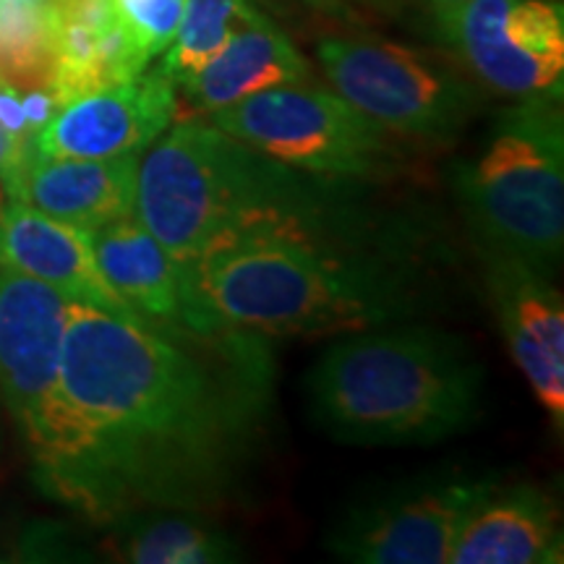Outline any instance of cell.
<instances>
[{
	"label": "cell",
	"instance_id": "d6986e66",
	"mask_svg": "<svg viewBox=\"0 0 564 564\" xmlns=\"http://www.w3.org/2000/svg\"><path fill=\"white\" fill-rule=\"evenodd\" d=\"M116 552L133 564H230L243 549L199 510H139L116 520Z\"/></svg>",
	"mask_w": 564,
	"mask_h": 564
},
{
	"label": "cell",
	"instance_id": "7c38bea8",
	"mask_svg": "<svg viewBox=\"0 0 564 564\" xmlns=\"http://www.w3.org/2000/svg\"><path fill=\"white\" fill-rule=\"evenodd\" d=\"M489 291L514 364L556 432L564 429V299L552 274L486 257Z\"/></svg>",
	"mask_w": 564,
	"mask_h": 564
},
{
	"label": "cell",
	"instance_id": "ffe728a7",
	"mask_svg": "<svg viewBox=\"0 0 564 564\" xmlns=\"http://www.w3.org/2000/svg\"><path fill=\"white\" fill-rule=\"evenodd\" d=\"M259 17L249 0H186L178 32L165 51L162 74L175 87L194 79L236 32Z\"/></svg>",
	"mask_w": 564,
	"mask_h": 564
},
{
	"label": "cell",
	"instance_id": "e0dca14e",
	"mask_svg": "<svg viewBox=\"0 0 564 564\" xmlns=\"http://www.w3.org/2000/svg\"><path fill=\"white\" fill-rule=\"evenodd\" d=\"M89 238L105 280L144 324L186 322L204 308L183 267L133 215L89 230Z\"/></svg>",
	"mask_w": 564,
	"mask_h": 564
},
{
	"label": "cell",
	"instance_id": "8992f818",
	"mask_svg": "<svg viewBox=\"0 0 564 564\" xmlns=\"http://www.w3.org/2000/svg\"><path fill=\"white\" fill-rule=\"evenodd\" d=\"M207 121L253 152L322 178H387L400 162L387 139L390 131L337 91L303 87V82L212 110Z\"/></svg>",
	"mask_w": 564,
	"mask_h": 564
},
{
	"label": "cell",
	"instance_id": "277c9868",
	"mask_svg": "<svg viewBox=\"0 0 564 564\" xmlns=\"http://www.w3.org/2000/svg\"><path fill=\"white\" fill-rule=\"evenodd\" d=\"M562 95L525 97L497 118L474 160L453 173L457 204L484 259L552 274L564 249Z\"/></svg>",
	"mask_w": 564,
	"mask_h": 564
},
{
	"label": "cell",
	"instance_id": "30bf717a",
	"mask_svg": "<svg viewBox=\"0 0 564 564\" xmlns=\"http://www.w3.org/2000/svg\"><path fill=\"white\" fill-rule=\"evenodd\" d=\"M436 32L499 95H562L564 13L556 0H463L434 11Z\"/></svg>",
	"mask_w": 564,
	"mask_h": 564
},
{
	"label": "cell",
	"instance_id": "7a4b0ae2",
	"mask_svg": "<svg viewBox=\"0 0 564 564\" xmlns=\"http://www.w3.org/2000/svg\"><path fill=\"white\" fill-rule=\"evenodd\" d=\"M282 167L257 207L183 267L217 319L264 337H335L421 312L413 280L384 253L345 236L340 194Z\"/></svg>",
	"mask_w": 564,
	"mask_h": 564
},
{
	"label": "cell",
	"instance_id": "5b68a950",
	"mask_svg": "<svg viewBox=\"0 0 564 564\" xmlns=\"http://www.w3.org/2000/svg\"><path fill=\"white\" fill-rule=\"evenodd\" d=\"M280 167L209 121L175 123L139 154L133 217L186 267L270 194Z\"/></svg>",
	"mask_w": 564,
	"mask_h": 564
},
{
	"label": "cell",
	"instance_id": "ba28073f",
	"mask_svg": "<svg viewBox=\"0 0 564 564\" xmlns=\"http://www.w3.org/2000/svg\"><path fill=\"white\" fill-rule=\"evenodd\" d=\"M494 481L444 470L371 491L343 512L324 544L358 564H449L465 514Z\"/></svg>",
	"mask_w": 564,
	"mask_h": 564
},
{
	"label": "cell",
	"instance_id": "52a82bcc",
	"mask_svg": "<svg viewBox=\"0 0 564 564\" xmlns=\"http://www.w3.org/2000/svg\"><path fill=\"white\" fill-rule=\"evenodd\" d=\"M337 95L403 139L449 144L478 110V95L447 61L398 42L327 37L316 45Z\"/></svg>",
	"mask_w": 564,
	"mask_h": 564
},
{
	"label": "cell",
	"instance_id": "6da1fadb",
	"mask_svg": "<svg viewBox=\"0 0 564 564\" xmlns=\"http://www.w3.org/2000/svg\"><path fill=\"white\" fill-rule=\"evenodd\" d=\"M272 373L264 335L217 316L133 324L70 301L61 440L40 474L97 520L220 507L262 449Z\"/></svg>",
	"mask_w": 564,
	"mask_h": 564
},
{
	"label": "cell",
	"instance_id": "9c48e42d",
	"mask_svg": "<svg viewBox=\"0 0 564 564\" xmlns=\"http://www.w3.org/2000/svg\"><path fill=\"white\" fill-rule=\"evenodd\" d=\"M68 295L0 267V398L40 470L61 440V350Z\"/></svg>",
	"mask_w": 564,
	"mask_h": 564
},
{
	"label": "cell",
	"instance_id": "5bb4252c",
	"mask_svg": "<svg viewBox=\"0 0 564 564\" xmlns=\"http://www.w3.org/2000/svg\"><path fill=\"white\" fill-rule=\"evenodd\" d=\"M562 514L552 494L497 478L465 514L449 564L562 562Z\"/></svg>",
	"mask_w": 564,
	"mask_h": 564
},
{
	"label": "cell",
	"instance_id": "44dd1931",
	"mask_svg": "<svg viewBox=\"0 0 564 564\" xmlns=\"http://www.w3.org/2000/svg\"><path fill=\"white\" fill-rule=\"evenodd\" d=\"M55 70L47 0H0V79L17 89L51 87Z\"/></svg>",
	"mask_w": 564,
	"mask_h": 564
},
{
	"label": "cell",
	"instance_id": "3957f363",
	"mask_svg": "<svg viewBox=\"0 0 564 564\" xmlns=\"http://www.w3.org/2000/svg\"><path fill=\"white\" fill-rule=\"evenodd\" d=\"M306 392L312 419L329 440L434 444L476 423L484 369L447 329L392 322L335 335L308 371Z\"/></svg>",
	"mask_w": 564,
	"mask_h": 564
},
{
	"label": "cell",
	"instance_id": "7402d4cb",
	"mask_svg": "<svg viewBox=\"0 0 564 564\" xmlns=\"http://www.w3.org/2000/svg\"><path fill=\"white\" fill-rule=\"evenodd\" d=\"M112 11L147 61L165 53L178 32L186 0H110Z\"/></svg>",
	"mask_w": 564,
	"mask_h": 564
},
{
	"label": "cell",
	"instance_id": "ac0fdd59",
	"mask_svg": "<svg viewBox=\"0 0 564 564\" xmlns=\"http://www.w3.org/2000/svg\"><path fill=\"white\" fill-rule=\"evenodd\" d=\"M308 79V63L285 32L259 13L228 45L183 84L196 110L212 112L259 91Z\"/></svg>",
	"mask_w": 564,
	"mask_h": 564
},
{
	"label": "cell",
	"instance_id": "9a60e30c",
	"mask_svg": "<svg viewBox=\"0 0 564 564\" xmlns=\"http://www.w3.org/2000/svg\"><path fill=\"white\" fill-rule=\"evenodd\" d=\"M47 6L55 42L51 89L58 108L95 89L133 79L150 63L129 40L110 0H47Z\"/></svg>",
	"mask_w": 564,
	"mask_h": 564
},
{
	"label": "cell",
	"instance_id": "4fadbf2b",
	"mask_svg": "<svg viewBox=\"0 0 564 564\" xmlns=\"http://www.w3.org/2000/svg\"><path fill=\"white\" fill-rule=\"evenodd\" d=\"M0 267L47 282L70 301L144 324L105 280L89 230L55 220L26 202L9 199L0 204Z\"/></svg>",
	"mask_w": 564,
	"mask_h": 564
},
{
	"label": "cell",
	"instance_id": "8fae6325",
	"mask_svg": "<svg viewBox=\"0 0 564 564\" xmlns=\"http://www.w3.org/2000/svg\"><path fill=\"white\" fill-rule=\"evenodd\" d=\"M175 105V84L162 68L141 70L133 79L61 105L34 137V154L79 160L139 158L171 126Z\"/></svg>",
	"mask_w": 564,
	"mask_h": 564
},
{
	"label": "cell",
	"instance_id": "cb8c5ba5",
	"mask_svg": "<svg viewBox=\"0 0 564 564\" xmlns=\"http://www.w3.org/2000/svg\"><path fill=\"white\" fill-rule=\"evenodd\" d=\"M426 6H432V11H442V9H449V6L455 3H463V0H423Z\"/></svg>",
	"mask_w": 564,
	"mask_h": 564
},
{
	"label": "cell",
	"instance_id": "603a6c76",
	"mask_svg": "<svg viewBox=\"0 0 564 564\" xmlns=\"http://www.w3.org/2000/svg\"><path fill=\"white\" fill-rule=\"evenodd\" d=\"M306 3L314 6V9H322V11L343 9V0H306Z\"/></svg>",
	"mask_w": 564,
	"mask_h": 564
},
{
	"label": "cell",
	"instance_id": "2e32d148",
	"mask_svg": "<svg viewBox=\"0 0 564 564\" xmlns=\"http://www.w3.org/2000/svg\"><path fill=\"white\" fill-rule=\"evenodd\" d=\"M137 162V154L112 160L32 154L13 199L26 202L61 223L95 230L133 215Z\"/></svg>",
	"mask_w": 564,
	"mask_h": 564
}]
</instances>
